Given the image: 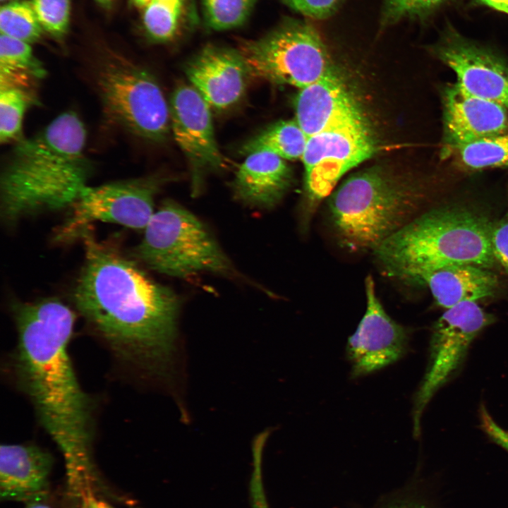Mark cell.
Listing matches in <instances>:
<instances>
[{
  "label": "cell",
  "instance_id": "ffe728a7",
  "mask_svg": "<svg viewBox=\"0 0 508 508\" xmlns=\"http://www.w3.org/2000/svg\"><path fill=\"white\" fill-rule=\"evenodd\" d=\"M418 283L426 285L436 304L445 309L491 297L499 288L497 276L490 269L468 264L439 268L423 275Z\"/></svg>",
  "mask_w": 508,
  "mask_h": 508
},
{
  "label": "cell",
  "instance_id": "9c48e42d",
  "mask_svg": "<svg viewBox=\"0 0 508 508\" xmlns=\"http://www.w3.org/2000/svg\"><path fill=\"white\" fill-rule=\"evenodd\" d=\"M162 179L150 176L85 186L71 205V214L55 236L66 242L89 229L93 222L145 229L154 214V200Z\"/></svg>",
  "mask_w": 508,
  "mask_h": 508
},
{
  "label": "cell",
  "instance_id": "603a6c76",
  "mask_svg": "<svg viewBox=\"0 0 508 508\" xmlns=\"http://www.w3.org/2000/svg\"><path fill=\"white\" fill-rule=\"evenodd\" d=\"M450 157L468 170L508 167V131L466 144Z\"/></svg>",
  "mask_w": 508,
  "mask_h": 508
},
{
  "label": "cell",
  "instance_id": "60d3db41",
  "mask_svg": "<svg viewBox=\"0 0 508 508\" xmlns=\"http://www.w3.org/2000/svg\"><path fill=\"white\" fill-rule=\"evenodd\" d=\"M1 1H6V0H1Z\"/></svg>",
  "mask_w": 508,
  "mask_h": 508
},
{
  "label": "cell",
  "instance_id": "83f0119b",
  "mask_svg": "<svg viewBox=\"0 0 508 508\" xmlns=\"http://www.w3.org/2000/svg\"><path fill=\"white\" fill-rule=\"evenodd\" d=\"M181 11L155 0L145 8L143 25L148 37L153 41L164 42L175 35Z\"/></svg>",
  "mask_w": 508,
  "mask_h": 508
},
{
  "label": "cell",
  "instance_id": "5b68a950",
  "mask_svg": "<svg viewBox=\"0 0 508 508\" xmlns=\"http://www.w3.org/2000/svg\"><path fill=\"white\" fill-rule=\"evenodd\" d=\"M421 184L383 165L347 178L332 193L329 208L339 243L349 251H374L416 216Z\"/></svg>",
  "mask_w": 508,
  "mask_h": 508
},
{
  "label": "cell",
  "instance_id": "277c9868",
  "mask_svg": "<svg viewBox=\"0 0 508 508\" xmlns=\"http://www.w3.org/2000/svg\"><path fill=\"white\" fill-rule=\"evenodd\" d=\"M494 221L474 206L449 204L418 214L373 252L390 277L418 282L439 268L468 264L491 270Z\"/></svg>",
  "mask_w": 508,
  "mask_h": 508
},
{
  "label": "cell",
  "instance_id": "e0dca14e",
  "mask_svg": "<svg viewBox=\"0 0 508 508\" xmlns=\"http://www.w3.org/2000/svg\"><path fill=\"white\" fill-rule=\"evenodd\" d=\"M294 109V119L308 137L332 128L365 121L335 71L299 89Z\"/></svg>",
  "mask_w": 508,
  "mask_h": 508
},
{
  "label": "cell",
  "instance_id": "8d00e7d4",
  "mask_svg": "<svg viewBox=\"0 0 508 508\" xmlns=\"http://www.w3.org/2000/svg\"><path fill=\"white\" fill-rule=\"evenodd\" d=\"M25 508H51L45 502H42V500H33L28 502Z\"/></svg>",
  "mask_w": 508,
  "mask_h": 508
},
{
  "label": "cell",
  "instance_id": "ac0fdd59",
  "mask_svg": "<svg viewBox=\"0 0 508 508\" xmlns=\"http://www.w3.org/2000/svg\"><path fill=\"white\" fill-rule=\"evenodd\" d=\"M52 465L49 453L30 445L0 447V497L5 500H42L47 490Z\"/></svg>",
  "mask_w": 508,
  "mask_h": 508
},
{
  "label": "cell",
  "instance_id": "7a4b0ae2",
  "mask_svg": "<svg viewBox=\"0 0 508 508\" xmlns=\"http://www.w3.org/2000/svg\"><path fill=\"white\" fill-rule=\"evenodd\" d=\"M13 305L18 380L64 456L69 492L83 499L91 493L94 468L90 401L68 351L75 314L56 298Z\"/></svg>",
  "mask_w": 508,
  "mask_h": 508
},
{
  "label": "cell",
  "instance_id": "d590c367",
  "mask_svg": "<svg viewBox=\"0 0 508 508\" xmlns=\"http://www.w3.org/2000/svg\"><path fill=\"white\" fill-rule=\"evenodd\" d=\"M172 8L181 11L183 0H159Z\"/></svg>",
  "mask_w": 508,
  "mask_h": 508
},
{
  "label": "cell",
  "instance_id": "d6986e66",
  "mask_svg": "<svg viewBox=\"0 0 508 508\" xmlns=\"http://www.w3.org/2000/svg\"><path fill=\"white\" fill-rule=\"evenodd\" d=\"M292 172L286 160L269 152L247 155L232 183L235 197L262 208L274 206L291 186Z\"/></svg>",
  "mask_w": 508,
  "mask_h": 508
},
{
  "label": "cell",
  "instance_id": "e575fe53",
  "mask_svg": "<svg viewBox=\"0 0 508 508\" xmlns=\"http://www.w3.org/2000/svg\"><path fill=\"white\" fill-rule=\"evenodd\" d=\"M81 508H111L107 503L97 500L92 496L85 500Z\"/></svg>",
  "mask_w": 508,
  "mask_h": 508
},
{
  "label": "cell",
  "instance_id": "3957f363",
  "mask_svg": "<svg viewBox=\"0 0 508 508\" xmlns=\"http://www.w3.org/2000/svg\"><path fill=\"white\" fill-rule=\"evenodd\" d=\"M85 142V128L73 111L18 141L1 175V220L11 226L30 215L71 207L90 175Z\"/></svg>",
  "mask_w": 508,
  "mask_h": 508
},
{
  "label": "cell",
  "instance_id": "f35d334b",
  "mask_svg": "<svg viewBox=\"0 0 508 508\" xmlns=\"http://www.w3.org/2000/svg\"><path fill=\"white\" fill-rule=\"evenodd\" d=\"M393 508H423V507L421 506L417 505V504H404V505L394 507Z\"/></svg>",
  "mask_w": 508,
  "mask_h": 508
},
{
  "label": "cell",
  "instance_id": "2e32d148",
  "mask_svg": "<svg viewBox=\"0 0 508 508\" xmlns=\"http://www.w3.org/2000/svg\"><path fill=\"white\" fill-rule=\"evenodd\" d=\"M190 85L210 107L224 110L243 96L250 76L238 50L207 45L185 68Z\"/></svg>",
  "mask_w": 508,
  "mask_h": 508
},
{
  "label": "cell",
  "instance_id": "4316f807",
  "mask_svg": "<svg viewBox=\"0 0 508 508\" xmlns=\"http://www.w3.org/2000/svg\"><path fill=\"white\" fill-rule=\"evenodd\" d=\"M450 0H382L379 30L406 19H424Z\"/></svg>",
  "mask_w": 508,
  "mask_h": 508
},
{
  "label": "cell",
  "instance_id": "74e56055",
  "mask_svg": "<svg viewBox=\"0 0 508 508\" xmlns=\"http://www.w3.org/2000/svg\"><path fill=\"white\" fill-rule=\"evenodd\" d=\"M155 0H133L134 4L139 7L145 8Z\"/></svg>",
  "mask_w": 508,
  "mask_h": 508
},
{
  "label": "cell",
  "instance_id": "7c38bea8",
  "mask_svg": "<svg viewBox=\"0 0 508 508\" xmlns=\"http://www.w3.org/2000/svg\"><path fill=\"white\" fill-rule=\"evenodd\" d=\"M169 105L171 130L188 164L192 192L198 195L205 175L225 169L227 159L215 138L210 107L190 84L177 85Z\"/></svg>",
  "mask_w": 508,
  "mask_h": 508
},
{
  "label": "cell",
  "instance_id": "ba28073f",
  "mask_svg": "<svg viewBox=\"0 0 508 508\" xmlns=\"http://www.w3.org/2000/svg\"><path fill=\"white\" fill-rule=\"evenodd\" d=\"M95 75L102 106L114 123L148 141L167 138L169 105L153 75L119 56L103 61Z\"/></svg>",
  "mask_w": 508,
  "mask_h": 508
},
{
  "label": "cell",
  "instance_id": "484cf974",
  "mask_svg": "<svg viewBox=\"0 0 508 508\" xmlns=\"http://www.w3.org/2000/svg\"><path fill=\"white\" fill-rule=\"evenodd\" d=\"M209 26L216 30L231 29L242 25L248 17L255 0H202Z\"/></svg>",
  "mask_w": 508,
  "mask_h": 508
},
{
  "label": "cell",
  "instance_id": "cb8c5ba5",
  "mask_svg": "<svg viewBox=\"0 0 508 508\" xmlns=\"http://www.w3.org/2000/svg\"><path fill=\"white\" fill-rule=\"evenodd\" d=\"M42 30L30 1H13L1 7V35L30 44L40 38Z\"/></svg>",
  "mask_w": 508,
  "mask_h": 508
},
{
  "label": "cell",
  "instance_id": "f1b7e54d",
  "mask_svg": "<svg viewBox=\"0 0 508 508\" xmlns=\"http://www.w3.org/2000/svg\"><path fill=\"white\" fill-rule=\"evenodd\" d=\"M30 3L43 30L59 38L66 34L71 0H30Z\"/></svg>",
  "mask_w": 508,
  "mask_h": 508
},
{
  "label": "cell",
  "instance_id": "ab89813d",
  "mask_svg": "<svg viewBox=\"0 0 508 508\" xmlns=\"http://www.w3.org/2000/svg\"><path fill=\"white\" fill-rule=\"evenodd\" d=\"M99 3L103 5H107L109 4L112 0H97Z\"/></svg>",
  "mask_w": 508,
  "mask_h": 508
},
{
  "label": "cell",
  "instance_id": "52a82bcc",
  "mask_svg": "<svg viewBox=\"0 0 508 508\" xmlns=\"http://www.w3.org/2000/svg\"><path fill=\"white\" fill-rule=\"evenodd\" d=\"M238 51L250 76L299 89L335 71L329 49L310 23L286 19L264 37L244 42Z\"/></svg>",
  "mask_w": 508,
  "mask_h": 508
},
{
  "label": "cell",
  "instance_id": "44dd1931",
  "mask_svg": "<svg viewBox=\"0 0 508 508\" xmlns=\"http://www.w3.org/2000/svg\"><path fill=\"white\" fill-rule=\"evenodd\" d=\"M308 138L295 119L279 121L246 141L241 152H269L285 160L301 159Z\"/></svg>",
  "mask_w": 508,
  "mask_h": 508
},
{
  "label": "cell",
  "instance_id": "4fadbf2b",
  "mask_svg": "<svg viewBox=\"0 0 508 508\" xmlns=\"http://www.w3.org/2000/svg\"><path fill=\"white\" fill-rule=\"evenodd\" d=\"M466 92L508 109V63L491 49L447 28L429 47Z\"/></svg>",
  "mask_w": 508,
  "mask_h": 508
},
{
  "label": "cell",
  "instance_id": "f546056e",
  "mask_svg": "<svg viewBox=\"0 0 508 508\" xmlns=\"http://www.w3.org/2000/svg\"><path fill=\"white\" fill-rule=\"evenodd\" d=\"M267 435L260 434L253 445V468L250 480L251 508H270L262 480V451Z\"/></svg>",
  "mask_w": 508,
  "mask_h": 508
},
{
  "label": "cell",
  "instance_id": "9a60e30c",
  "mask_svg": "<svg viewBox=\"0 0 508 508\" xmlns=\"http://www.w3.org/2000/svg\"><path fill=\"white\" fill-rule=\"evenodd\" d=\"M442 102V159L466 144L508 131L507 108L471 95L456 83L445 87Z\"/></svg>",
  "mask_w": 508,
  "mask_h": 508
},
{
  "label": "cell",
  "instance_id": "1f68e13d",
  "mask_svg": "<svg viewBox=\"0 0 508 508\" xmlns=\"http://www.w3.org/2000/svg\"><path fill=\"white\" fill-rule=\"evenodd\" d=\"M491 244L495 260L508 274V206L504 215L494 221Z\"/></svg>",
  "mask_w": 508,
  "mask_h": 508
},
{
  "label": "cell",
  "instance_id": "d6a6232c",
  "mask_svg": "<svg viewBox=\"0 0 508 508\" xmlns=\"http://www.w3.org/2000/svg\"><path fill=\"white\" fill-rule=\"evenodd\" d=\"M481 427L497 445L508 451V431L499 426L482 405L480 411Z\"/></svg>",
  "mask_w": 508,
  "mask_h": 508
},
{
  "label": "cell",
  "instance_id": "836d02e7",
  "mask_svg": "<svg viewBox=\"0 0 508 508\" xmlns=\"http://www.w3.org/2000/svg\"><path fill=\"white\" fill-rule=\"evenodd\" d=\"M481 4L508 14V0H477Z\"/></svg>",
  "mask_w": 508,
  "mask_h": 508
},
{
  "label": "cell",
  "instance_id": "4dcf8cb0",
  "mask_svg": "<svg viewBox=\"0 0 508 508\" xmlns=\"http://www.w3.org/2000/svg\"><path fill=\"white\" fill-rule=\"evenodd\" d=\"M298 13L312 19L324 20L338 11L346 0H282Z\"/></svg>",
  "mask_w": 508,
  "mask_h": 508
},
{
  "label": "cell",
  "instance_id": "30bf717a",
  "mask_svg": "<svg viewBox=\"0 0 508 508\" xmlns=\"http://www.w3.org/2000/svg\"><path fill=\"white\" fill-rule=\"evenodd\" d=\"M494 321V316L475 301H464L446 309L436 321L428 365L414 400L415 435H420L421 418L433 396L459 368L474 339Z\"/></svg>",
  "mask_w": 508,
  "mask_h": 508
},
{
  "label": "cell",
  "instance_id": "d4e9b609",
  "mask_svg": "<svg viewBox=\"0 0 508 508\" xmlns=\"http://www.w3.org/2000/svg\"><path fill=\"white\" fill-rule=\"evenodd\" d=\"M34 102L28 89L0 87V141L6 143L18 139L27 109Z\"/></svg>",
  "mask_w": 508,
  "mask_h": 508
},
{
  "label": "cell",
  "instance_id": "5bb4252c",
  "mask_svg": "<svg viewBox=\"0 0 508 508\" xmlns=\"http://www.w3.org/2000/svg\"><path fill=\"white\" fill-rule=\"evenodd\" d=\"M365 313L346 345L353 377L370 374L398 361L408 346L407 329L386 313L370 276L365 279Z\"/></svg>",
  "mask_w": 508,
  "mask_h": 508
},
{
  "label": "cell",
  "instance_id": "8fae6325",
  "mask_svg": "<svg viewBox=\"0 0 508 508\" xmlns=\"http://www.w3.org/2000/svg\"><path fill=\"white\" fill-rule=\"evenodd\" d=\"M375 151V142L365 121L309 137L301 158L309 212L332 194L346 173L371 157Z\"/></svg>",
  "mask_w": 508,
  "mask_h": 508
},
{
  "label": "cell",
  "instance_id": "6da1fadb",
  "mask_svg": "<svg viewBox=\"0 0 508 508\" xmlns=\"http://www.w3.org/2000/svg\"><path fill=\"white\" fill-rule=\"evenodd\" d=\"M90 231L80 236L85 262L73 291L76 309L119 358L147 374L164 373L174 351L179 298Z\"/></svg>",
  "mask_w": 508,
  "mask_h": 508
},
{
  "label": "cell",
  "instance_id": "7402d4cb",
  "mask_svg": "<svg viewBox=\"0 0 508 508\" xmlns=\"http://www.w3.org/2000/svg\"><path fill=\"white\" fill-rule=\"evenodd\" d=\"M45 69L34 56L29 43L1 34V87L27 89L31 80L42 78Z\"/></svg>",
  "mask_w": 508,
  "mask_h": 508
},
{
  "label": "cell",
  "instance_id": "8992f818",
  "mask_svg": "<svg viewBox=\"0 0 508 508\" xmlns=\"http://www.w3.org/2000/svg\"><path fill=\"white\" fill-rule=\"evenodd\" d=\"M132 256L158 272L187 277L201 272L226 274L231 264L206 226L168 200L154 212Z\"/></svg>",
  "mask_w": 508,
  "mask_h": 508
}]
</instances>
